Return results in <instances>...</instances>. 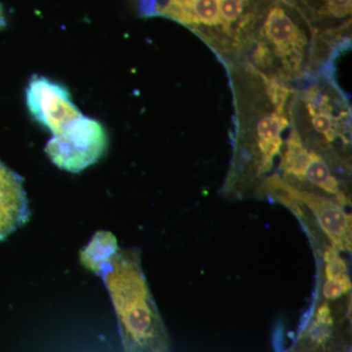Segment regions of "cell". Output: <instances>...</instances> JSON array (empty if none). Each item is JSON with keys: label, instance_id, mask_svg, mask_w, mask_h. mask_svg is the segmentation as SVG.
I'll use <instances>...</instances> for the list:
<instances>
[{"label": "cell", "instance_id": "1", "mask_svg": "<svg viewBox=\"0 0 352 352\" xmlns=\"http://www.w3.org/2000/svg\"><path fill=\"white\" fill-rule=\"evenodd\" d=\"M333 48L322 41L291 0H263L249 43L245 66L266 78L289 85L309 78Z\"/></svg>", "mask_w": 352, "mask_h": 352}, {"label": "cell", "instance_id": "2", "mask_svg": "<svg viewBox=\"0 0 352 352\" xmlns=\"http://www.w3.org/2000/svg\"><path fill=\"white\" fill-rule=\"evenodd\" d=\"M263 76V75H261ZM265 100L254 110L240 115V131L234 148L230 170L223 184L231 199L254 196L281 154L286 131L291 127L295 90L289 85L263 76Z\"/></svg>", "mask_w": 352, "mask_h": 352}, {"label": "cell", "instance_id": "3", "mask_svg": "<svg viewBox=\"0 0 352 352\" xmlns=\"http://www.w3.org/2000/svg\"><path fill=\"white\" fill-rule=\"evenodd\" d=\"M103 277L119 320L124 352H170V340L135 248H115L90 270Z\"/></svg>", "mask_w": 352, "mask_h": 352}, {"label": "cell", "instance_id": "4", "mask_svg": "<svg viewBox=\"0 0 352 352\" xmlns=\"http://www.w3.org/2000/svg\"><path fill=\"white\" fill-rule=\"evenodd\" d=\"M144 16L188 28L229 64L245 54L263 0H138Z\"/></svg>", "mask_w": 352, "mask_h": 352}, {"label": "cell", "instance_id": "5", "mask_svg": "<svg viewBox=\"0 0 352 352\" xmlns=\"http://www.w3.org/2000/svg\"><path fill=\"white\" fill-rule=\"evenodd\" d=\"M351 166V157L307 142L291 122L280 154L277 173L285 182L296 188L328 197L349 208L351 205L349 186Z\"/></svg>", "mask_w": 352, "mask_h": 352}, {"label": "cell", "instance_id": "6", "mask_svg": "<svg viewBox=\"0 0 352 352\" xmlns=\"http://www.w3.org/2000/svg\"><path fill=\"white\" fill-rule=\"evenodd\" d=\"M331 78L322 73L302 91L294 94L293 111L302 113V127L293 126L303 140L349 157L351 107Z\"/></svg>", "mask_w": 352, "mask_h": 352}, {"label": "cell", "instance_id": "7", "mask_svg": "<svg viewBox=\"0 0 352 352\" xmlns=\"http://www.w3.org/2000/svg\"><path fill=\"white\" fill-rule=\"evenodd\" d=\"M254 196L283 205L296 215L302 227L318 231L338 251L351 252V214L337 201L296 188L277 173L267 176Z\"/></svg>", "mask_w": 352, "mask_h": 352}, {"label": "cell", "instance_id": "8", "mask_svg": "<svg viewBox=\"0 0 352 352\" xmlns=\"http://www.w3.org/2000/svg\"><path fill=\"white\" fill-rule=\"evenodd\" d=\"M107 146V133L100 122L82 116L51 139L45 152L58 168L76 173L98 162Z\"/></svg>", "mask_w": 352, "mask_h": 352}, {"label": "cell", "instance_id": "9", "mask_svg": "<svg viewBox=\"0 0 352 352\" xmlns=\"http://www.w3.org/2000/svg\"><path fill=\"white\" fill-rule=\"evenodd\" d=\"M25 100L34 119L54 136L82 117L67 88L44 76H34L30 80Z\"/></svg>", "mask_w": 352, "mask_h": 352}, {"label": "cell", "instance_id": "10", "mask_svg": "<svg viewBox=\"0 0 352 352\" xmlns=\"http://www.w3.org/2000/svg\"><path fill=\"white\" fill-rule=\"evenodd\" d=\"M305 14L324 43L340 50L349 43L351 0H291Z\"/></svg>", "mask_w": 352, "mask_h": 352}, {"label": "cell", "instance_id": "11", "mask_svg": "<svg viewBox=\"0 0 352 352\" xmlns=\"http://www.w3.org/2000/svg\"><path fill=\"white\" fill-rule=\"evenodd\" d=\"M318 267L317 298L337 302L351 298V280L349 265L340 252L330 244L312 248Z\"/></svg>", "mask_w": 352, "mask_h": 352}, {"label": "cell", "instance_id": "12", "mask_svg": "<svg viewBox=\"0 0 352 352\" xmlns=\"http://www.w3.org/2000/svg\"><path fill=\"white\" fill-rule=\"evenodd\" d=\"M24 179L0 161V241L30 219Z\"/></svg>", "mask_w": 352, "mask_h": 352}, {"label": "cell", "instance_id": "13", "mask_svg": "<svg viewBox=\"0 0 352 352\" xmlns=\"http://www.w3.org/2000/svg\"><path fill=\"white\" fill-rule=\"evenodd\" d=\"M285 352H351V332L317 333L302 329Z\"/></svg>", "mask_w": 352, "mask_h": 352}, {"label": "cell", "instance_id": "14", "mask_svg": "<svg viewBox=\"0 0 352 352\" xmlns=\"http://www.w3.org/2000/svg\"><path fill=\"white\" fill-rule=\"evenodd\" d=\"M6 25V18H4L3 10H2V7L0 6V30Z\"/></svg>", "mask_w": 352, "mask_h": 352}]
</instances>
